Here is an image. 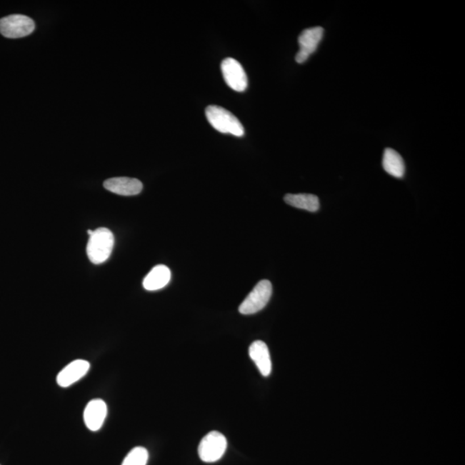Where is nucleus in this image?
<instances>
[{"instance_id": "obj_1", "label": "nucleus", "mask_w": 465, "mask_h": 465, "mask_svg": "<svg viewBox=\"0 0 465 465\" xmlns=\"http://www.w3.org/2000/svg\"><path fill=\"white\" fill-rule=\"evenodd\" d=\"M114 236L110 229L99 228L94 230L86 246L87 256L95 265H100L110 258L114 247Z\"/></svg>"}, {"instance_id": "obj_2", "label": "nucleus", "mask_w": 465, "mask_h": 465, "mask_svg": "<svg viewBox=\"0 0 465 465\" xmlns=\"http://www.w3.org/2000/svg\"><path fill=\"white\" fill-rule=\"evenodd\" d=\"M205 115H206L209 123L217 131L230 134V135L238 137L244 136V127L240 120L226 109L217 106H209L205 110Z\"/></svg>"}, {"instance_id": "obj_3", "label": "nucleus", "mask_w": 465, "mask_h": 465, "mask_svg": "<svg viewBox=\"0 0 465 465\" xmlns=\"http://www.w3.org/2000/svg\"><path fill=\"white\" fill-rule=\"evenodd\" d=\"M227 446V439L223 434L216 431H211L199 444L200 459L205 463L216 462L224 455Z\"/></svg>"}, {"instance_id": "obj_4", "label": "nucleus", "mask_w": 465, "mask_h": 465, "mask_svg": "<svg viewBox=\"0 0 465 465\" xmlns=\"http://www.w3.org/2000/svg\"><path fill=\"white\" fill-rule=\"evenodd\" d=\"M272 294V286L268 280L259 282L254 290L242 301L239 311L242 315H253L266 307Z\"/></svg>"}, {"instance_id": "obj_5", "label": "nucleus", "mask_w": 465, "mask_h": 465, "mask_svg": "<svg viewBox=\"0 0 465 465\" xmlns=\"http://www.w3.org/2000/svg\"><path fill=\"white\" fill-rule=\"evenodd\" d=\"M34 21L24 15H11L0 19V34L6 39H21L35 31Z\"/></svg>"}, {"instance_id": "obj_6", "label": "nucleus", "mask_w": 465, "mask_h": 465, "mask_svg": "<svg viewBox=\"0 0 465 465\" xmlns=\"http://www.w3.org/2000/svg\"><path fill=\"white\" fill-rule=\"evenodd\" d=\"M221 73L224 81L233 90L244 91L247 88V76L244 69L236 59L227 58L221 62Z\"/></svg>"}, {"instance_id": "obj_7", "label": "nucleus", "mask_w": 465, "mask_h": 465, "mask_svg": "<svg viewBox=\"0 0 465 465\" xmlns=\"http://www.w3.org/2000/svg\"><path fill=\"white\" fill-rule=\"evenodd\" d=\"M324 34V29L322 27L309 28L301 33L299 39L300 50L296 56L297 64H304L309 57L316 52Z\"/></svg>"}, {"instance_id": "obj_8", "label": "nucleus", "mask_w": 465, "mask_h": 465, "mask_svg": "<svg viewBox=\"0 0 465 465\" xmlns=\"http://www.w3.org/2000/svg\"><path fill=\"white\" fill-rule=\"evenodd\" d=\"M90 369L89 362L86 360L77 359L71 362L57 376V384L61 387L66 388L81 380L86 375Z\"/></svg>"}, {"instance_id": "obj_9", "label": "nucleus", "mask_w": 465, "mask_h": 465, "mask_svg": "<svg viewBox=\"0 0 465 465\" xmlns=\"http://www.w3.org/2000/svg\"><path fill=\"white\" fill-rule=\"evenodd\" d=\"M104 186L109 191L121 196H135L141 194L144 184L139 179L119 177L106 180Z\"/></svg>"}, {"instance_id": "obj_10", "label": "nucleus", "mask_w": 465, "mask_h": 465, "mask_svg": "<svg viewBox=\"0 0 465 465\" xmlns=\"http://www.w3.org/2000/svg\"><path fill=\"white\" fill-rule=\"evenodd\" d=\"M107 416V405L101 399L92 400L84 412V421L87 429L96 431L101 429Z\"/></svg>"}, {"instance_id": "obj_11", "label": "nucleus", "mask_w": 465, "mask_h": 465, "mask_svg": "<svg viewBox=\"0 0 465 465\" xmlns=\"http://www.w3.org/2000/svg\"><path fill=\"white\" fill-rule=\"evenodd\" d=\"M251 359L256 364L259 372L264 376H268L271 372V360L269 349L266 343L256 341L249 347Z\"/></svg>"}, {"instance_id": "obj_12", "label": "nucleus", "mask_w": 465, "mask_h": 465, "mask_svg": "<svg viewBox=\"0 0 465 465\" xmlns=\"http://www.w3.org/2000/svg\"><path fill=\"white\" fill-rule=\"evenodd\" d=\"M171 279V271L164 265L154 266L144 280V287L146 291L161 290L169 284Z\"/></svg>"}, {"instance_id": "obj_13", "label": "nucleus", "mask_w": 465, "mask_h": 465, "mask_svg": "<svg viewBox=\"0 0 465 465\" xmlns=\"http://www.w3.org/2000/svg\"><path fill=\"white\" fill-rule=\"evenodd\" d=\"M383 167L385 171L393 177L401 179L405 174V163L404 159L396 151L392 149L384 150Z\"/></svg>"}, {"instance_id": "obj_14", "label": "nucleus", "mask_w": 465, "mask_h": 465, "mask_svg": "<svg viewBox=\"0 0 465 465\" xmlns=\"http://www.w3.org/2000/svg\"><path fill=\"white\" fill-rule=\"evenodd\" d=\"M284 201L292 207L310 212H316L320 208L319 199L312 194H287L284 196Z\"/></svg>"}, {"instance_id": "obj_15", "label": "nucleus", "mask_w": 465, "mask_h": 465, "mask_svg": "<svg viewBox=\"0 0 465 465\" xmlns=\"http://www.w3.org/2000/svg\"><path fill=\"white\" fill-rule=\"evenodd\" d=\"M149 460V451L144 447H135L124 459L121 465H146Z\"/></svg>"}]
</instances>
